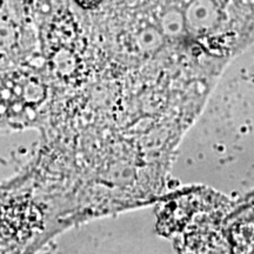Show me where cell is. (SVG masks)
Instances as JSON below:
<instances>
[{"label":"cell","instance_id":"6da1fadb","mask_svg":"<svg viewBox=\"0 0 254 254\" xmlns=\"http://www.w3.org/2000/svg\"><path fill=\"white\" fill-rule=\"evenodd\" d=\"M75 1L84 8H94L97 7L103 0H75Z\"/></svg>","mask_w":254,"mask_h":254}]
</instances>
